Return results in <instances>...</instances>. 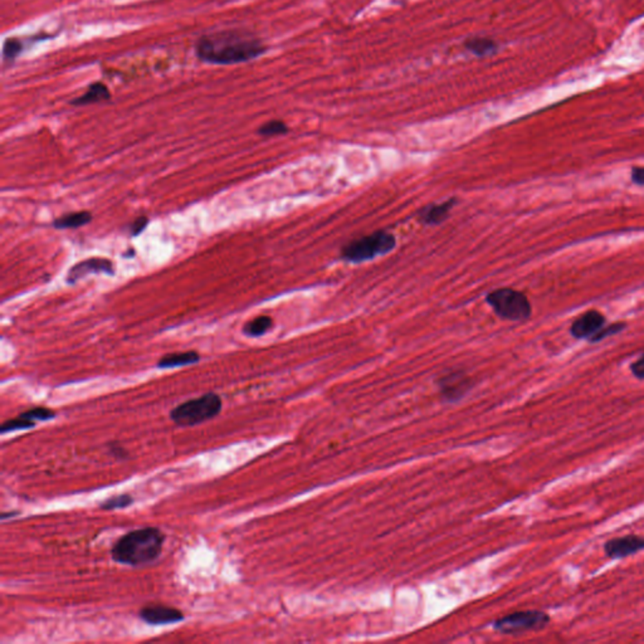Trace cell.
<instances>
[{"label":"cell","mask_w":644,"mask_h":644,"mask_svg":"<svg viewBox=\"0 0 644 644\" xmlns=\"http://www.w3.org/2000/svg\"><path fill=\"white\" fill-rule=\"evenodd\" d=\"M263 43L240 31L217 32L199 38L196 53L203 62L212 64H235L258 58L266 52Z\"/></svg>","instance_id":"1"},{"label":"cell","mask_w":644,"mask_h":644,"mask_svg":"<svg viewBox=\"0 0 644 644\" xmlns=\"http://www.w3.org/2000/svg\"><path fill=\"white\" fill-rule=\"evenodd\" d=\"M165 534L158 528H136L121 536L111 549V558L118 564L142 566L159 558Z\"/></svg>","instance_id":"2"},{"label":"cell","mask_w":644,"mask_h":644,"mask_svg":"<svg viewBox=\"0 0 644 644\" xmlns=\"http://www.w3.org/2000/svg\"><path fill=\"white\" fill-rule=\"evenodd\" d=\"M221 406L223 403L218 394L207 393L175 406L170 411V419L180 427H194L217 417Z\"/></svg>","instance_id":"3"},{"label":"cell","mask_w":644,"mask_h":644,"mask_svg":"<svg viewBox=\"0 0 644 644\" xmlns=\"http://www.w3.org/2000/svg\"><path fill=\"white\" fill-rule=\"evenodd\" d=\"M397 246L395 235L387 231H378L348 243L341 251V257L351 263H362L384 256Z\"/></svg>","instance_id":"4"},{"label":"cell","mask_w":644,"mask_h":644,"mask_svg":"<svg viewBox=\"0 0 644 644\" xmlns=\"http://www.w3.org/2000/svg\"><path fill=\"white\" fill-rule=\"evenodd\" d=\"M498 317L509 321H523L533 313V307L526 295L514 289H498L486 297Z\"/></svg>","instance_id":"5"},{"label":"cell","mask_w":644,"mask_h":644,"mask_svg":"<svg viewBox=\"0 0 644 644\" xmlns=\"http://www.w3.org/2000/svg\"><path fill=\"white\" fill-rule=\"evenodd\" d=\"M550 615L541 610H521L495 622V629L505 634L541 631L550 623Z\"/></svg>","instance_id":"6"},{"label":"cell","mask_w":644,"mask_h":644,"mask_svg":"<svg viewBox=\"0 0 644 644\" xmlns=\"http://www.w3.org/2000/svg\"><path fill=\"white\" fill-rule=\"evenodd\" d=\"M644 550V536L626 535L613 537L604 544V552L608 558L613 560L626 559Z\"/></svg>","instance_id":"7"},{"label":"cell","mask_w":644,"mask_h":644,"mask_svg":"<svg viewBox=\"0 0 644 644\" xmlns=\"http://www.w3.org/2000/svg\"><path fill=\"white\" fill-rule=\"evenodd\" d=\"M139 615L145 623L151 626H166L184 620L185 615L177 608L164 604H149L140 609Z\"/></svg>","instance_id":"8"},{"label":"cell","mask_w":644,"mask_h":644,"mask_svg":"<svg viewBox=\"0 0 644 644\" xmlns=\"http://www.w3.org/2000/svg\"><path fill=\"white\" fill-rule=\"evenodd\" d=\"M605 324V317L596 310H590L580 315L570 327V334L575 338H590L601 331Z\"/></svg>","instance_id":"9"},{"label":"cell","mask_w":644,"mask_h":644,"mask_svg":"<svg viewBox=\"0 0 644 644\" xmlns=\"http://www.w3.org/2000/svg\"><path fill=\"white\" fill-rule=\"evenodd\" d=\"M88 273L114 275V263L107 258L95 257L81 261L68 270L67 282L76 283Z\"/></svg>","instance_id":"10"},{"label":"cell","mask_w":644,"mask_h":644,"mask_svg":"<svg viewBox=\"0 0 644 644\" xmlns=\"http://www.w3.org/2000/svg\"><path fill=\"white\" fill-rule=\"evenodd\" d=\"M457 200L452 198L446 202L425 205L418 212V219L425 226H438L447 219Z\"/></svg>","instance_id":"11"},{"label":"cell","mask_w":644,"mask_h":644,"mask_svg":"<svg viewBox=\"0 0 644 644\" xmlns=\"http://www.w3.org/2000/svg\"><path fill=\"white\" fill-rule=\"evenodd\" d=\"M111 99V93L109 88L102 82H95L91 86H88L86 93H83L80 97L71 101V104L74 106H86V104H97V102H104Z\"/></svg>","instance_id":"12"},{"label":"cell","mask_w":644,"mask_h":644,"mask_svg":"<svg viewBox=\"0 0 644 644\" xmlns=\"http://www.w3.org/2000/svg\"><path fill=\"white\" fill-rule=\"evenodd\" d=\"M200 360V355L197 351H184V352H172L163 356L158 362L159 369H172L179 366H186L191 364H197Z\"/></svg>","instance_id":"13"},{"label":"cell","mask_w":644,"mask_h":644,"mask_svg":"<svg viewBox=\"0 0 644 644\" xmlns=\"http://www.w3.org/2000/svg\"><path fill=\"white\" fill-rule=\"evenodd\" d=\"M468 381L470 379L466 375L460 374V373L447 375L441 381L442 392L449 399L460 398V395L466 392Z\"/></svg>","instance_id":"14"},{"label":"cell","mask_w":644,"mask_h":644,"mask_svg":"<svg viewBox=\"0 0 644 644\" xmlns=\"http://www.w3.org/2000/svg\"><path fill=\"white\" fill-rule=\"evenodd\" d=\"M93 221V214L86 210L74 212L69 214H64L53 221V227L55 229H76L83 227Z\"/></svg>","instance_id":"15"},{"label":"cell","mask_w":644,"mask_h":644,"mask_svg":"<svg viewBox=\"0 0 644 644\" xmlns=\"http://www.w3.org/2000/svg\"><path fill=\"white\" fill-rule=\"evenodd\" d=\"M273 321L270 316H258L256 319L251 320L247 322L243 331L251 338H258L262 336L266 332L268 331Z\"/></svg>","instance_id":"16"},{"label":"cell","mask_w":644,"mask_h":644,"mask_svg":"<svg viewBox=\"0 0 644 644\" xmlns=\"http://www.w3.org/2000/svg\"><path fill=\"white\" fill-rule=\"evenodd\" d=\"M36 425H37L36 422L29 420V419L22 417V416H18L17 418L8 419L4 423L1 424V427H0V433H1V434H6V433H12V432H15V430H32V428H34Z\"/></svg>","instance_id":"17"},{"label":"cell","mask_w":644,"mask_h":644,"mask_svg":"<svg viewBox=\"0 0 644 644\" xmlns=\"http://www.w3.org/2000/svg\"><path fill=\"white\" fill-rule=\"evenodd\" d=\"M466 47L471 52H473L474 55H490L492 52H495L497 48L496 43L491 39H487V38L470 39L466 43Z\"/></svg>","instance_id":"18"},{"label":"cell","mask_w":644,"mask_h":644,"mask_svg":"<svg viewBox=\"0 0 644 644\" xmlns=\"http://www.w3.org/2000/svg\"><path fill=\"white\" fill-rule=\"evenodd\" d=\"M134 503V497L129 493H123V495H116V496L110 497L104 500V502L100 505V509L104 511H112V509H126Z\"/></svg>","instance_id":"19"},{"label":"cell","mask_w":644,"mask_h":644,"mask_svg":"<svg viewBox=\"0 0 644 644\" xmlns=\"http://www.w3.org/2000/svg\"><path fill=\"white\" fill-rule=\"evenodd\" d=\"M20 416L37 423V422H47L50 419H55L57 414H55V411L53 409H50V408L36 406V408H32V409L23 411Z\"/></svg>","instance_id":"20"},{"label":"cell","mask_w":644,"mask_h":644,"mask_svg":"<svg viewBox=\"0 0 644 644\" xmlns=\"http://www.w3.org/2000/svg\"><path fill=\"white\" fill-rule=\"evenodd\" d=\"M289 132V126L283 121L280 120H273L262 125L258 129V134L264 137H270V136L285 135Z\"/></svg>","instance_id":"21"},{"label":"cell","mask_w":644,"mask_h":644,"mask_svg":"<svg viewBox=\"0 0 644 644\" xmlns=\"http://www.w3.org/2000/svg\"><path fill=\"white\" fill-rule=\"evenodd\" d=\"M22 48H23V42L20 39H15V38L6 39L4 47H3L4 61H13L22 52Z\"/></svg>","instance_id":"22"},{"label":"cell","mask_w":644,"mask_h":644,"mask_svg":"<svg viewBox=\"0 0 644 644\" xmlns=\"http://www.w3.org/2000/svg\"><path fill=\"white\" fill-rule=\"evenodd\" d=\"M624 329H626V324H623V322H618V324H613V325L603 326V329H601V331L598 332L595 336L590 338L589 341L590 343H599V341L604 340V338L619 334V332L623 331Z\"/></svg>","instance_id":"23"},{"label":"cell","mask_w":644,"mask_h":644,"mask_svg":"<svg viewBox=\"0 0 644 644\" xmlns=\"http://www.w3.org/2000/svg\"><path fill=\"white\" fill-rule=\"evenodd\" d=\"M149 219L145 217V215H142V217H137L135 221H132L131 224V228H130V233L132 237H136L139 234L144 232V229L148 226Z\"/></svg>","instance_id":"24"},{"label":"cell","mask_w":644,"mask_h":644,"mask_svg":"<svg viewBox=\"0 0 644 644\" xmlns=\"http://www.w3.org/2000/svg\"><path fill=\"white\" fill-rule=\"evenodd\" d=\"M631 371L637 379L644 381V352L638 360H636V362L631 364Z\"/></svg>","instance_id":"25"},{"label":"cell","mask_w":644,"mask_h":644,"mask_svg":"<svg viewBox=\"0 0 644 644\" xmlns=\"http://www.w3.org/2000/svg\"><path fill=\"white\" fill-rule=\"evenodd\" d=\"M631 179H632L634 184L644 186V166L643 167H639V166L633 167L632 172H631Z\"/></svg>","instance_id":"26"},{"label":"cell","mask_w":644,"mask_h":644,"mask_svg":"<svg viewBox=\"0 0 644 644\" xmlns=\"http://www.w3.org/2000/svg\"><path fill=\"white\" fill-rule=\"evenodd\" d=\"M110 453L112 455H115L118 460H123V458H126L129 455L128 451H125L121 446L115 444V443H111L110 444Z\"/></svg>","instance_id":"27"},{"label":"cell","mask_w":644,"mask_h":644,"mask_svg":"<svg viewBox=\"0 0 644 644\" xmlns=\"http://www.w3.org/2000/svg\"><path fill=\"white\" fill-rule=\"evenodd\" d=\"M17 515H18V512H15V511H14V512H3V514H1V520H6V519H9V517Z\"/></svg>","instance_id":"28"}]
</instances>
